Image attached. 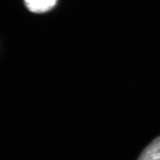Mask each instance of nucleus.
<instances>
[{
    "instance_id": "obj_1",
    "label": "nucleus",
    "mask_w": 160,
    "mask_h": 160,
    "mask_svg": "<svg viewBox=\"0 0 160 160\" xmlns=\"http://www.w3.org/2000/svg\"><path fill=\"white\" fill-rule=\"evenodd\" d=\"M25 4L30 12L43 13L53 8L57 0H24Z\"/></svg>"
},
{
    "instance_id": "obj_2",
    "label": "nucleus",
    "mask_w": 160,
    "mask_h": 160,
    "mask_svg": "<svg viewBox=\"0 0 160 160\" xmlns=\"http://www.w3.org/2000/svg\"><path fill=\"white\" fill-rule=\"evenodd\" d=\"M137 160H160V137L145 147Z\"/></svg>"
}]
</instances>
